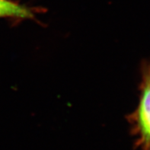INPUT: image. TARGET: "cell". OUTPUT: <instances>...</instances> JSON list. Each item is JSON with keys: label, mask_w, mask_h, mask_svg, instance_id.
Returning a JSON list of instances; mask_svg holds the SVG:
<instances>
[{"label": "cell", "mask_w": 150, "mask_h": 150, "mask_svg": "<svg viewBox=\"0 0 150 150\" xmlns=\"http://www.w3.org/2000/svg\"><path fill=\"white\" fill-rule=\"evenodd\" d=\"M139 91L138 105L128 120L136 147L139 150H150V61L143 62L141 67Z\"/></svg>", "instance_id": "6da1fadb"}, {"label": "cell", "mask_w": 150, "mask_h": 150, "mask_svg": "<svg viewBox=\"0 0 150 150\" xmlns=\"http://www.w3.org/2000/svg\"><path fill=\"white\" fill-rule=\"evenodd\" d=\"M32 10L25 6L11 1L0 0V18H33Z\"/></svg>", "instance_id": "7a4b0ae2"}]
</instances>
